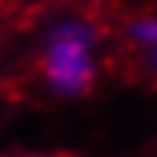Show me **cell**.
<instances>
[{
    "instance_id": "3",
    "label": "cell",
    "mask_w": 157,
    "mask_h": 157,
    "mask_svg": "<svg viewBox=\"0 0 157 157\" xmlns=\"http://www.w3.org/2000/svg\"><path fill=\"white\" fill-rule=\"evenodd\" d=\"M143 69H146V75H149L151 80H157V43L151 46V49H146V54H143Z\"/></svg>"
},
{
    "instance_id": "4",
    "label": "cell",
    "mask_w": 157,
    "mask_h": 157,
    "mask_svg": "<svg viewBox=\"0 0 157 157\" xmlns=\"http://www.w3.org/2000/svg\"><path fill=\"white\" fill-rule=\"evenodd\" d=\"M3 3H9V0H0V6H3Z\"/></svg>"
},
{
    "instance_id": "1",
    "label": "cell",
    "mask_w": 157,
    "mask_h": 157,
    "mask_svg": "<svg viewBox=\"0 0 157 157\" xmlns=\"http://www.w3.org/2000/svg\"><path fill=\"white\" fill-rule=\"evenodd\" d=\"M43 80L60 97H80L97 77V32L86 20L54 23L40 54Z\"/></svg>"
},
{
    "instance_id": "2",
    "label": "cell",
    "mask_w": 157,
    "mask_h": 157,
    "mask_svg": "<svg viewBox=\"0 0 157 157\" xmlns=\"http://www.w3.org/2000/svg\"><path fill=\"white\" fill-rule=\"evenodd\" d=\"M128 37L137 46H143V49H151L157 43V14H143V17H137V20H132Z\"/></svg>"
}]
</instances>
